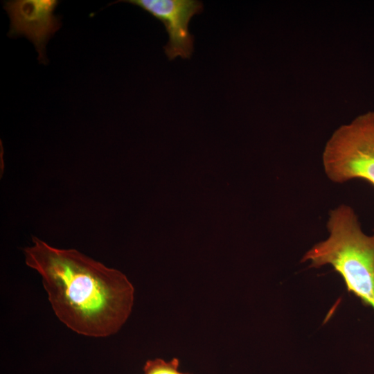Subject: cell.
I'll return each mask as SVG.
<instances>
[{"label":"cell","instance_id":"cell-1","mask_svg":"<svg viewBox=\"0 0 374 374\" xmlns=\"http://www.w3.org/2000/svg\"><path fill=\"white\" fill-rule=\"evenodd\" d=\"M26 265L42 278L57 319L89 337L117 333L131 314L134 288L127 276L75 249H60L33 237Z\"/></svg>","mask_w":374,"mask_h":374},{"label":"cell","instance_id":"cell-2","mask_svg":"<svg viewBox=\"0 0 374 374\" xmlns=\"http://www.w3.org/2000/svg\"><path fill=\"white\" fill-rule=\"evenodd\" d=\"M327 229L328 238L309 249L301 262L315 268L331 265L348 291L374 310V234L362 231L355 211L346 204L330 211Z\"/></svg>","mask_w":374,"mask_h":374},{"label":"cell","instance_id":"cell-3","mask_svg":"<svg viewBox=\"0 0 374 374\" xmlns=\"http://www.w3.org/2000/svg\"><path fill=\"white\" fill-rule=\"evenodd\" d=\"M322 162L334 183L361 179L374 186V112L338 127L326 142Z\"/></svg>","mask_w":374,"mask_h":374},{"label":"cell","instance_id":"cell-4","mask_svg":"<svg viewBox=\"0 0 374 374\" xmlns=\"http://www.w3.org/2000/svg\"><path fill=\"white\" fill-rule=\"evenodd\" d=\"M138 6L165 26L169 40L164 46L168 60L177 57L190 58L193 52L194 37L190 34L188 24L192 17L201 13L203 3L197 0H120Z\"/></svg>","mask_w":374,"mask_h":374},{"label":"cell","instance_id":"cell-5","mask_svg":"<svg viewBox=\"0 0 374 374\" xmlns=\"http://www.w3.org/2000/svg\"><path fill=\"white\" fill-rule=\"evenodd\" d=\"M57 0L6 1L4 8L10 19L8 35H24L31 41L38 53L40 63L46 64L45 47L48 39L62 26L54 10Z\"/></svg>","mask_w":374,"mask_h":374},{"label":"cell","instance_id":"cell-6","mask_svg":"<svg viewBox=\"0 0 374 374\" xmlns=\"http://www.w3.org/2000/svg\"><path fill=\"white\" fill-rule=\"evenodd\" d=\"M179 361L173 358L166 361L161 358L147 360L143 366L144 374H191L179 371Z\"/></svg>","mask_w":374,"mask_h":374}]
</instances>
